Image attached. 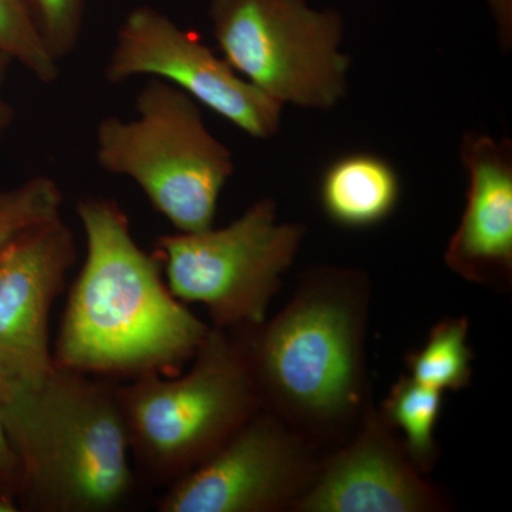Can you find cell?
I'll use <instances>...</instances> for the list:
<instances>
[{
	"label": "cell",
	"instance_id": "cell-1",
	"mask_svg": "<svg viewBox=\"0 0 512 512\" xmlns=\"http://www.w3.org/2000/svg\"><path fill=\"white\" fill-rule=\"evenodd\" d=\"M76 212L86 258L64 308L55 366L110 380L180 373L211 325L175 298L119 202L83 198Z\"/></svg>",
	"mask_w": 512,
	"mask_h": 512
},
{
	"label": "cell",
	"instance_id": "cell-2",
	"mask_svg": "<svg viewBox=\"0 0 512 512\" xmlns=\"http://www.w3.org/2000/svg\"><path fill=\"white\" fill-rule=\"evenodd\" d=\"M366 309L359 272L320 268L274 319L235 332L262 407L305 440L335 436L367 412Z\"/></svg>",
	"mask_w": 512,
	"mask_h": 512
},
{
	"label": "cell",
	"instance_id": "cell-3",
	"mask_svg": "<svg viewBox=\"0 0 512 512\" xmlns=\"http://www.w3.org/2000/svg\"><path fill=\"white\" fill-rule=\"evenodd\" d=\"M19 460V511L110 512L137 490L116 383L55 367L42 383L0 393Z\"/></svg>",
	"mask_w": 512,
	"mask_h": 512
},
{
	"label": "cell",
	"instance_id": "cell-4",
	"mask_svg": "<svg viewBox=\"0 0 512 512\" xmlns=\"http://www.w3.org/2000/svg\"><path fill=\"white\" fill-rule=\"evenodd\" d=\"M184 375L116 383L138 476L167 488L200 466L262 407L244 343L212 328Z\"/></svg>",
	"mask_w": 512,
	"mask_h": 512
},
{
	"label": "cell",
	"instance_id": "cell-5",
	"mask_svg": "<svg viewBox=\"0 0 512 512\" xmlns=\"http://www.w3.org/2000/svg\"><path fill=\"white\" fill-rule=\"evenodd\" d=\"M130 120L97 124L101 170L133 181L177 232L214 227L218 201L235 170L231 150L208 130L200 104L173 84L151 77Z\"/></svg>",
	"mask_w": 512,
	"mask_h": 512
},
{
	"label": "cell",
	"instance_id": "cell-6",
	"mask_svg": "<svg viewBox=\"0 0 512 512\" xmlns=\"http://www.w3.org/2000/svg\"><path fill=\"white\" fill-rule=\"evenodd\" d=\"M303 237L265 197L227 227L161 235L156 255L175 298L204 306L212 328L239 332L265 322Z\"/></svg>",
	"mask_w": 512,
	"mask_h": 512
},
{
	"label": "cell",
	"instance_id": "cell-7",
	"mask_svg": "<svg viewBox=\"0 0 512 512\" xmlns=\"http://www.w3.org/2000/svg\"><path fill=\"white\" fill-rule=\"evenodd\" d=\"M208 15L225 62L282 106L330 110L346 96L338 13L305 0H211Z\"/></svg>",
	"mask_w": 512,
	"mask_h": 512
},
{
	"label": "cell",
	"instance_id": "cell-8",
	"mask_svg": "<svg viewBox=\"0 0 512 512\" xmlns=\"http://www.w3.org/2000/svg\"><path fill=\"white\" fill-rule=\"evenodd\" d=\"M104 76L111 84L138 76L164 80L256 140L271 138L281 128V103L150 6L130 10L121 22Z\"/></svg>",
	"mask_w": 512,
	"mask_h": 512
},
{
	"label": "cell",
	"instance_id": "cell-9",
	"mask_svg": "<svg viewBox=\"0 0 512 512\" xmlns=\"http://www.w3.org/2000/svg\"><path fill=\"white\" fill-rule=\"evenodd\" d=\"M318 466L306 440L274 413L261 409L208 460L168 485L157 510H292Z\"/></svg>",
	"mask_w": 512,
	"mask_h": 512
},
{
	"label": "cell",
	"instance_id": "cell-10",
	"mask_svg": "<svg viewBox=\"0 0 512 512\" xmlns=\"http://www.w3.org/2000/svg\"><path fill=\"white\" fill-rule=\"evenodd\" d=\"M77 254L62 215L0 248V393L36 386L55 370L50 316Z\"/></svg>",
	"mask_w": 512,
	"mask_h": 512
},
{
	"label": "cell",
	"instance_id": "cell-11",
	"mask_svg": "<svg viewBox=\"0 0 512 512\" xmlns=\"http://www.w3.org/2000/svg\"><path fill=\"white\" fill-rule=\"evenodd\" d=\"M441 497L421 478L403 443L367 409L355 439L318 466L293 505L299 512H430Z\"/></svg>",
	"mask_w": 512,
	"mask_h": 512
},
{
	"label": "cell",
	"instance_id": "cell-12",
	"mask_svg": "<svg viewBox=\"0 0 512 512\" xmlns=\"http://www.w3.org/2000/svg\"><path fill=\"white\" fill-rule=\"evenodd\" d=\"M461 160L468 178L466 208L444 259L474 284H504L512 271L511 143L467 134Z\"/></svg>",
	"mask_w": 512,
	"mask_h": 512
},
{
	"label": "cell",
	"instance_id": "cell-13",
	"mask_svg": "<svg viewBox=\"0 0 512 512\" xmlns=\"http://www.w3.org/2000/svg\"><path fill=\"white\" fill-rule=\"evenodd\" d=\"M400 180L389 161L375 154L353 153L326 168L320 202L330 221L343 228L375 227L393 214Z\"/></svg>",
	"mask_w": 512,
	"mask_h": 512
},
{
	"label": "cell",
	"instance_id": "cell-14",
	"mask_svg": "<svg viewBox=\"0 0 512 512\" xmlns=\"http://www.w3.org/2000/svg\"><path fill=\"white\" fill-rule=\"evenodd\" d=\"M441 406L443 392L410 376L400 377L383 403L380 416L393 430L402 431L403 446L421 474L427 473L437 460L434 430Z\"/></svg>",
	"mask_w": 512,
	"mask_h": 512
},
{
	"label": "cell",
	"instance_id": "cell-15",
	"mask_svg": "<svg viewBox=\"0 0 512 512\" xmlns=\"http://www.w3.org/2000/svg\"><path fill=\"white\" fill-rule=\"evenodd\" d=\"M467 339L466 318L441 320L431 329L423 348L406 357L410 377L443 393L470 386L474 356Z\"/></svg>",
	"mask_w": 512,
	"mask_h": 512
},
{
	"label": "cell",
	"instance_id": "cell-16",
	"mask_svg": "<svg viewBox=\"0 0 512 512\" xmlns=\"http://www.w3.org/2000/svg\"><path fill=\"white\" fill-rule=\"evenodd\" d=\"M0 52L43 84L55 83L59 62L40 32L28 0H0Z\"/></svg>",
	"mask_w": 512,
	"mask_h": 512
},
{
	"label": "cell",
	"instance_id": "cell-17",
	"mask_svg": "<svg viewBox=\"0 0 512 512\" xmlns=\"http://www.w3.org/2000/svg\"><path fill=\"white\" fill-rule=\"evenodd\" d=\"M63 192L49 175L0 190V248L20 232L62 215Z\"/></svg>",
	"mask_w": 512,
	"mask_h": 512
},
{
	"label": "cell",
	"instance_id": "cell-18",
	"mask_svg": "<svg viewBox=\"0 0 512 512\" xmlns=\"http://www.w3.org/2000/svg\"><path fill=\"white\" fill-rule=\"evenodd\" d=\"M86 0H28L40 32L57 59L69 56L82 35Z\"/></svg>",
	"mask_w": 512,
	"mask_h": 512
},
{
	"label": "cell",
	"instance_id": "cell-19",
	"mask_svg": "<svg viewBox=\"0 0 512 512\" xmlns=\"http://www.w3.org/2000/svg\"><path fill=\"white\" fill-rule=\"evenodd\" d=\"M19 491V460L10 444L5 426H3L2 406H0V498H6L18 505Z\"/></svg>",
	"mask_w": 512,
	"mask_h": 512
},
{
	"label": "cell",
	"instance_id": "cell-20",
	"mask_svg": "<svg viewBox=\"0 0 512 512\" xmlns=\"http://www.w3.org/2000/svg\"><path fill=\"white\" fill-rule=\"evenodd\" d=\"M13 60L8 55L0 52V89H2L3 83H5L6 76H8L10 64ZM13 121V110L12 107L6 103L5 100L0 96V138H2L5 131L8 130L10 124Z\"/></svg>",
	"mask_w": 512,
	"mask_h": 512
},
{
	"label": "cell",
	"instance_id": "cell-21",
	"mask_svg": "<svg viewBox=\"0 0 512 512\" xmlns=\"http://www.w3.org/2000/svg\"><path fill=\"white\" fill-rule=\"evenodd\" d=\"M19 511L18 505L13 501L6 500V498H0V512H16Z\"/></svg>",
	"mask_w": 512,
	"mask_h": 512
}]
</instances>
